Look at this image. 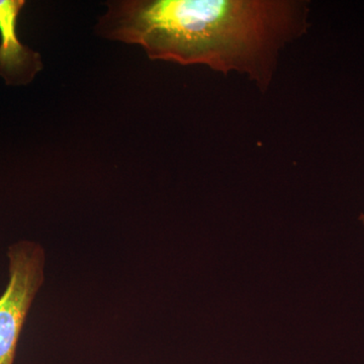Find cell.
I'll list each match as a JSON object with an SVG mask.
<instances>
[{
	"label": "cell",
	"mask_w": 364,
	"mask_h": 364,
	"mask_svg": "<svg viewBox=\"0 0 364 364\" xmlns=\"http://www.w3.org/2000/svg\"><path fill=\"white\" fill-rule=\"evenodd\" d=\"M25 6V0H0V77L9 86L28 85L43 69L39 53L18 38V16Z\"/></svg>",
	"instance_id": "3"
},
{
	"label": "cell",
	"mask_w": 364,
	"mask_h": 364,
	"mask_svg": "<svg viewBox=\"0 0 364 364\" xmlns=\"http://www.w3.org/2000/svg\"><path fill=\"white\" fill-rule=\"evenodd\" d=\"M360 220H361V221L363 222V224H364V215H361Z\"/></svg>",
	"instance_id": "4"
},
{
	"label": "cell",
	"mask_w": 364,
	"mask_h": 364,
	"mask_svg": "<svg viewBox=\"0 0 364 364\" xmlns=\"http://www.w3.org/2000/svg\"><path fill=\"white\" fill-rule=\"evenodd\" d=\"M9 284L0 296V364H14L33 299L44 282L45 251L36 242H16L7 251Z\"/></svg>",
	"instance_id": "2"
},
{
	"label": "cell",
	"mask_w": 364,
	"mask_h": 364,
	"mask_svg": "<svg viewBox=\"0 0 364 364\" xmlns=\"http://www.w3.org/2000/svg\"><path fill=\"white\" fill-rule=\"evenodd\" d=\"M97 33L139 45L152 60L247 74L260 87L279 51L306 30V7L274 0H117Z\"/></svg>",
	"instance_id": "1"
}]
</instances>
